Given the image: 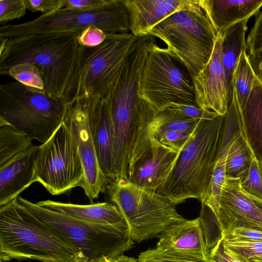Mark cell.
Returning a JSON list of instances; mask_svg holds the SVG:
<instances>
[{
    "mask_svg": "<svg viewBox=\"0 0 262 262\" xmlns=\"http://www.w3.org/2000/svg\"><path fill=\"white\" fill-rule=\"evenodd\" d=\"M78 35L70 32L0 38L1 75H6L17 64H33L42 74L45 94L71 102L80 70L82 46Z\"/></svg>",
    "mask_w": 262,
    "mask_h": 262,
    "instance_id": "cell-1",
    "label": "cell"
},
{
    "mask_svg": "<svg viewBox=\"0 0 262 262\" xmlns=\"http://www.w3.org/2000/svg\"><path fill=\"white\" fill-rule=\"evenodd\" d=\"M0 259L87 261L80 251L56 236L17 198L0 207Z\"/></svg>",
    "mask_w": 262,
    "mask_h": 262,
    "instance_id": "cell-2",
    "label": "cell"
},
{
    "mask_svg": "<svg viewBox=\"0 0 262 262\" xmlns=\"http://www.w3.org/2000/svg\"><path fill=\"white\" fill-rule=\"evenodd\" d=\"M224 115L199 120L165 183L156 192L175 205L188 199L202 202L218 157Z\"/></svg>",
    "mask_w": 262,
    "mask_h": 262,
    "instance_id": "cell-3",
    "label": "cell"
},
{
    "mask_svg": "<svg viewBox=\"0 0 262 262\" xmlns=\"http://www.w3.org/2000/svg\"><path fill=\"white\" fill-rule=\"evenodd\" d=\"M17 199L56 236L80 251L87 261L102 257L113 261L133 247L127 223L88 222L48 210L19 195Z\"/></svg>",
    "mask_w": 262,
    "mask_h": 262,
    "instance_id": "cell-4",
    "label": "cell"
},
{
    "mask_svg": "<svg viewBox=\"0 0 262 262\" xmlns=\"http://www.w3.org/2000/svg\"><path fill=\"white\" fill-rule=\"evenodd\" d=\"M70 101L18 82L0 85V120L42 144L63 121Z\"/></svg>",
    "mask_w": 262,
    "mask_h": 262,
    "instance_id": "cell-5",
    "label": "cell"
},
{
    "mask_svg": "<svg viewBox=\"0 0 262 262\" xmlns=\"http://www.w3.org/2000/svg\"><path fill=\"white\" fill-rule=\"evenodd\" d=\"M148 35L166 44L170 55L184 65L191 79L209 61L219 37L201 7L176 12L152 28Z\"/></svg>",
    "mask_w": 262,
    "mask_h": 262,
    "instance_id": "cell-6",
    "label": "cell"
},
{
    "mask_svg": "<svg viewBox=\"0 0 262 262\" xmlns=\"http://www.w3.org/2000/svg\"><path fill=\"white\" fill-rule=\"evenodd\" d=\"M92 25L106 34L130 33L128 13L123 1L108 0L103 6L94 9L63 7L24 23L3 25L0 27V38L70 32L79 34Z\"/></svg>",
    "mask_w": 262,
    "mask_h": 262,
    "instance_id": "cell-7",
    "label": "cell"
},
{
    "mask_svg": "<svg viewBox=\"0 0 262 262\" xmlns=\"http://www.w3.org/2000/svg\"><path fill=\"white\" fill-rule=\"evenodd\" d=\"M111 201L125 219L133 241L140 243L160 234L172 223L184 219L165 196L124 179L110 182Z\"/></svg>",
    "mask_w": 262,
    "mask_h": 262,
    "instance_id": "cell-8",
    "label": "cell"
},
{
    "mask_svg": "<svg viewBox=\"0 0 262 262\" xmlns=\"http://www.w3.org/2000/svg\"><path fill=\"white\" fill-rule=\"evenodd\" d=\"M138 38L131 33L106 34L98 46H81L75 97L86 95L107 99Z\"/></svg>",
    "mask_w": 262,
    "mask_h": 262,
    "instance_id": "cell-9",
    "label": "cell"
},
{
    "mask_svg": "<svg viewBox=\"0 0 262 262\" xmlns=\"http://www.w3.org/2000/svg\"><path fill=\"white\" fill-rule=\"evenodd\" d=\"M174 59L167 48H161L156 42L142 69L139 98L159 111L171 103L198 106L192 80Z\"/></svg>",
    "mask_w": 262,
    "mask_h": 262,
    "instance_id": "cell-10",
    "label": "cell"
},
{
    "mask_svg": "<svg viewBox=\"0 0 262 262\" xmlns=\"http://www.w3.org/2000/svg\"><path fill=\"white\" fill-rule=\"evenodd\" d=\"M36 180L53 195L81 187L84 172L76 145L63 121L40 145L36 161Z\"/></svg>",
    "mask_w": 262,
    "mask_h": 262,
    "instance_id": "cell-11",
    "label": "cell"
},
{
    "mask_svg": "<svg viewBox=\"0 0 262 262\" xmlns=\"http://www.w3.org/2000/svg\"><path fill=\"white\" fill-rule=\"evenodd\" d=\"M101 99L90 96L75 97L70 102L63 121L70 130L84 168L81 186L91 204L106 190L109 181L102 173L95 145V129Z\"/></svg>",
    "mask_w": 262,
    "mask_h": 262,
    "instance_id": "cell-12",
    "label": "cell"
},
{
    "mask_svg": "<svg viewBox=\"0 0 262 262\" xmlns=\"http://www.w3.org/2000/svg\"><path fill=\"white\" fill-rule=\"evenodd\" d=\"M241 180L226 177L220 198L217 213L207 222L205 236L207 242L215 228L220 236L234 228L245 227L262 230V213L241 187Z\"/></svg>",
    "mask_w": 262,
    "mask_h": 262,
    "instance_id": "cell-13",
    "label": "cell"
},
{
    "mask_svg": "<svg viewBox=\"0 0 262 262\" xmlns=\"http://www.w3.org/2000/svg\"><path fill=\"white\" fill-rule=\"evenodd\" d=\"M149 140L150 145L129 165L127 180L156 192L169 178L182 150L176 151L152 137Z\"/></svg>",
    "mask_w": 262,
    "mask_h": 262,
    "instance_id": "cell-14",
    "label": "cell"
},
{
    "mask_svg": "<svg viewBox=\"0 0 262 262\" xmlns=\"http://www.w3.org/2000/svg\"><path fill=\"white\" fill-rule=\"evenodd\" d=\"M139 117L137 136L129 164L149 146L150 138L158 140L162 134L170 130L193 132L199 121L172 108L158 110L141 99L139 102Z\"/></svg>",
    "mask_w": 262,
    "mask_h": 262,
    "instance_id": "cell-15",
    "label": "cell"
},
{
    "mask_svg": "<svg viewBox=\"0 0 262 262\" xmlns=\"http://www.w3.org/2000/svg\"><path fill=\"white\" fill-rule=\"evenodd\" d=\"M192 81L198 106L219 115H225L229 102L222 62L221 39L219 35L209 61Z\"/></svg>",
    "mask_w": 262,
    "mask_h": 262,
    "instance_id": "cell-16",
    "label": "cell"
},
{
    "mask_svg": "<svg viewBox=\"0 0 262 262\" xmlns=\"http://www.w3.org/2000/svg\"><path fill=\"white\" fill-rule=\"evenodd\" d=\"M127 8L130 32L139 37L177 12L201 8L199 0H123Z\"/></svg>",
    "mask_w": 262,
    "mask_h": 262,
    "instance_id": "cell-17",
    "label": "cell"
},
{
    "mask_svg": "<svg viewBox=\"0 0 262 262\" xmlns=\"http://www.w3.org/2000/svg\"><path fill=\"white\" fill-rule=\"evenodd\" d=\"M242 133L239 114L235 94L229 103L223 120L220 149L213 174L204 200L216 216L219 206L222 188L225 180L227 157L235 139Z\"/></svg>",
    "mask_w": 262,
    "mask_h": 262,
    "instance_id": "cell-18",
    "label": "cell"
},
{
    "mask_svg": "<svg viewBox=\"0 0 262 262\" xmlns=\"http://www.w3.org/2000/svg\"><path fill=\"white\" fill-rule=\"evenodd\" d=\"M40 145L19 154L0 167V207L16 199L36 182V161Z\"/></svg>",
    "mask_w": 262,
    "mask_h": 262,
    "instance_id": "cell-19",
    "label": "cell"
},
{
    "mask_svg": "<svg viewBox=\"0 0 262 262\" xmlns=\"http://www.w3.org/2000/svg\"><path fill=\"white\" fill-rule=\"evenodd\" d=\"M157 248L189 253L208 259V250L199 217L184 218L167 227L159 236Z\"/></svg>",
    "mask_w": 262,
    "mask_h": 262,
    "instance_id": "cell-20",
    "label": "cell"
},
{
    "mask_svg": "<svg viewBox=\"0 0 262 262\" xmlns=\"http://www.w3.org/2000/svg\"><path fill=\"white\" fill-rule=\"evenodd\" d=\"M219 35L232 25L258 14L262 0H199Z\"/></svg>",
    "mask_w": 262,
    "mask_h": 262,
    "instance_id": "cell-21",
    "label": "cell"
},
{
    "mask_svg": "<svg viewBox=\"0 0 262 262\" xmlns=\"http://www.w3.org/2000/svg\"><path fill=\"white\" fill-rule=\"evenodd\" d=\"M238 108L242 134L262 167V85L257 78L246 103Z\"/></svg>",
    "mask_w": 262,
    "mask_h": 262,
    "instance_id": "cell-22",
    "label": "cell"
},
{
    "mask_svg": "<svg viewBox=\"0 0 262 262\" xmlns=\"http://www.w3.org/2000/svg\"><path fill=\"white\" fill-rule=\"evenodd\" d=\"M36 203L48 210L88 222L107 225L126 223L116 206L108 202L79 205L47 200Z\"/></svg>",
    "mask_w": 262,
    "mask_h": 262,
    "instance_id": "cell-23",
    "label": "cell"
},
{
    "mask_svg": "<svg viewBox=\"0 0 262 262\" xmlns=\"http://www.w3.org/2000/svg\"><path fill=\"white\" fill-rule=\"evenodd\" d=\"M95 145L100 168L109 183L116 179L114 137L107 99L101 100L95 129Z\"/></svg>",
    "mask_w": 262,
    "mask_h": 262,
    "instance_id": "cell-24",
    "label": "cell"
},
{
    "mask_svg": "<svg viewBox=\"0 0 262 262\" xmlns=\"http://www.w3.org/2000/svg\"><path fill=\"white\" fill-rule=\"evenodd\" d=\"M249 19L229 27L219 35L221 39V59L224 68L227 96L230 102L233 94L235 69L243 52H247L246 33Z\"/></svg>",
    "mask_w": 262,
    "mask_h": 262,
    "instance_id": "cell-25",
    "label": "cell"
},
{
    "mask_svg": "<svg viewBox=\"0 0 262 262\" xmlns=\"http://www.w3.org/2000/svg\"><path fill=\"white\" fill-rule=\"evenodd\" d=\"M32 141L23 132L0 120V167L31 148Z\"/></svg>",
    "mask_w": 262,
    "mask_h": 262,
    "instance_id": "cell-26",
    "label": "cell"
},
{
    "mask_svg": "<svg viewBox=\"0 0 262 262\" xmlns=\"http://www.w3.org/2000/svg\"><path fill=\"white\" fill-rule=\"evenodd\" d=\"M253 157L242 132L228 151L226 163V177L243 180L248 174Z\"/></svg>",
    "mask_w": 262,
    "mask_h": 262,
    "instance_id": "cell-27",
    "label": "cell"
},
{
    "mask_svg": "<svg viewBox=\"0 0 262 262\" xmlns=\"http://www.w3.org/2000/svg\"><path fill=\"white\" fill-rule=\"evenodd\" d=\"M256 78L247 52L244 51L240 57L233 79L234 94L238 108L246 103Z\"/></svg>",
    "mask_w": 262,
    "mask_h": 262,
    "instance_id": "cell-28",
    "label": "cell"
},
{
    "mask_svg": "<svg viewBox=\"0 0 262 262\" xmlns=\"http://www.w3.org/2000/svg\"><path fill=\"white\" fill-rule=\"evenodd\" d=\"M138 262H209L208 259L198 255L156 247L141 252Z\"/></svg>",
    "mask_w": 262,
    "mask_h": 262,
    "instance_id": "cell-29",
    "label": "cell"
},
{
    "mask_svg": "<svg viewBox=\"0 0 262 262\" xmlns=\"http://www.w3.org/2000/svg\"><path fill=\"white\" fill-rule=\"evenodd\" d=\"M6 75L28 87L43 91L42 74L33 64L25 62L15 64L10 68Z\"/></svg>",
    "mask_w": 262,
    "mask_h": 262,
    "instance_id": "cell-30",
    "label": "cell"
},
{
    "mask_svg": "<svg viewBox=\"0 0 262 262\" xmlns=\"http://www.w3.org/2000/svg\"><path fill=\"white\" fill-rule=\"evenodd\" d=\"M221 237L225 249L240 262H249L253 257L262 256V242L227 240Z\"/></svg>",
    "mask_w": 262,
    "mask_h": 262,
    "instance_id": "cell-31",
    "label": "cell"
},
{
    "mask_svg": "<svg viewBox=\"0 0 262 262\" xmlns=\"http://www.w3.org/2000/svg\"><path fill=\"white\" fill-rule=\"evenodd\" d=\"M240 185L247 195L262 201V167L254 157L248 174L241 180Z\"/></svg>",
    "mask_w": 262,
    "mask_h": 262,
    "instance_id": "cell-32",
    "label": "cell"
},
{
    "mask_svg": "<svg viewBox=\"0 0 262 262\" xmlns=\"http://www.w3.org/2000/svg\"><path fill=\"white\" fill-rule=\"evenodd\" d=\"M27 10L25 0H0V24L25 15Z\"/></svg>",
    "mask_w": 262,
    "mask_h": 262,
    "instance_id": "cell-33",
    "label": "cell"
},
{
    "mask_svg": "<svg viewBox=\"0 0 262 262\" xmlns=\"http://www.w3.org/2000/svg\"><path fill=\"white\" fill-rule=\"evenodd\" d=\"M192 133L186 130H170L162 134L158 141L179 151L182 150Z\"/></svg>",
    "mask_w": 262,
    "mask_h": 262,
    "instance_id": "cell-34",
    "label": "cell"
},
{
    "mask_svg": "<svg viewBox=\"0 0 262 262\" xmlns=\"http://www.w3.org/2000/svg\"><path fill=\"white\" fill-rule=\"evenodd\" d=\"M106 38V33L95 26H90L78 35L80 45L86 47H95L101 44Z\"/></svg>",
    "mask_w": 262,
    "mask_h": 262,
    "instance_id": "cell-35",
    "label": "cell"
},
{
    "mask_svg": "<svg viewBox=\"0 0 262 262\" xmlns=\"http://www.w3.org/2000/svg\"><path fill=\"white\" fill-rule=\"evenodd\" d=\"M246 46L248 55L262 49V11L257 15L254 24L248 35Z\"/></svg>",
    "mask_w": 262,
    "mask_h": 262,
    "instance_id": "cell-36",
    "label": "cell"
},
{
    "mask_svg": "<svg viewBox=\"0 0 262 262\" xmlns=\"http://www.w3.org/2000/svg\"><path fill=\"white\" fill-rule=\"evenodd\" d=\"M220 236L227 240L262 242V230L240 227L234 228L227 235Z\"/></svg>",
    "mask_w": 262,
    "mask_h": 262,
    "instance_id": "cell-37",
    "label": "cell"
},
{
    "mask_svg": "<svg viewBox=\"0 0 262 262\" xmlns=\"http://www.w3.org/2000/svg\"><path fill=\"white\" fill-rule=\"evenodd\" d=\"M66 0H25L27 9L32 12H40L45 14L63 8Z\"/></svg>",
    "mask_w": 262,
    "mask_h": 262,
    "instance_id": "cell-38",
    "label": "cell"
},
{
    "mask_svg": "<svg viewBox=\"0 0 262 262\" xmlns=\"http://www.w3.org/2000/svg\"><path fill=\"white\" fill-rule=\"evenodd\" d=\"M168 107L178 110L196 120H212L219 115L213 111L204 110L198 106L171 103Z\"/></svg>",
    "mask_w": 262,
    "mask_h": 262,
    "instance_id": "cell-39",
    "label": "cell"
},
{
    "mask_svg": "<svg viewBox=\"0 0 262 262\" xmlns=\"http://www.w3.org/2000/svg\"><path fill=\"white\" fill-rule=\"evenodd\" d=\"M208 260L209 262H240L225 249L221 236L210 250Z\"/></svg>",
    "mask_w": 262,
    "mask_h": 262,
    "instance_id": "cell-40",
    "label": "cell"
},
{
    "mask_svg": "<svg viewBox=\"0 0 262 262\" xmlns=\"http://www.w3.org/2000/svg\"><path fill=\"white\" fill-rule=\"evenodd\" d=\"M108 0H66L64 7L77 10L96 9L104 5Z\"/></svg>",
    "mask_w": 262,
    "mask_h": 262,
    "instance_id": "cell-41",
    "label": "cell"
},
{
    "mask_svg": "<svg viewBox=\"0 0 262 262\" xmlns=\"http://www.w3.org/2000/svg\"><path fill=\"white\" fill-rule=\"evenodd\" d=\"M248 56L256 78L262 85V49Z\"/></svg>",
    "mask_w": 262,
    "mask_h": 262,
    "instance_id": "cell-42",
    "label": "cell"
},
{
    "mask_svg": "<svg viewBox=\"0 0 262 262\" xmlns=\"http://www.w3.org/2000/svg\"><path fill=\"white\" fill-rule=\"evenodd\" d=\"M111 262H138V259L122 254Z\"/></svg>",
    "mask_w": 262,
    "mask_h": 262,
    "instance_id": "cell-43",
    "label": "cell"
},
{
    "mask_svg": "<svg viewBox=\"0 0 262 262\" xmlns=\"http://www.w3.org/2000/svg\"><path fill=\"white\" fill-rule=\"evenodd\" d=\"M248 196L252 200V201L254 203L255 205L259 210V211L262 213V201H260L259 200L255 199L254 198H252V197H251L249 196Z\"/></svg>",
    "mask_w": 262,
    "mask_h": 262,
    "instance_id": "cell-44",
    "label": "cell"
},
{
    "mask_svg": "<svg viewBox=\"0 0 262 262\" xmlns=\"http://www.w3.org/2000/svg\"><path fill=\"white\" fill-rule=\"evenodd\" d=\"M249 262H262V256H255L251 258Z\"/></svg>",
    "mask_w": 262,
    "mask_h": 262,
    "instance_id": "cell-45",
    "label": "cell"
},
{
    "mask_svg": "<svg viewBox=\"0 0 262 262\" xmlns=\"http://www.w3.org/2000/svg\"><path fill=\"white\" fill-rule=\"evenodd\" d=\"M87 262H111V261H110L109 260H108L105 257H102V258H99L98 259L92 260V261H89Z\"/></svg>",
    "mask_w": 262,
    "mask_h": 262,
    "instance_id": "cell-46",
    "label": "cell"
},
{
    "mask_svg": "<svg viewBox=\"0 0 262 262\" xmlns=\"http://www.w3.org/2000/svg\"><path fill=\"white\" fill-rule=\"evenodd\" d=\"M0 262H8V261L0 259Z\"/></svg>",
    "mask_w": 262,
    "mask_h": 262,
    "instance_id": "cell-47",
    "label": "cell"
}]
</instances>
